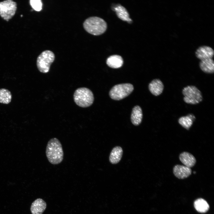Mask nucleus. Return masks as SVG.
<instances>
[{"label": "nucleus", "mask_w": 214, "mask_h": 214, "mask_svg": "<svg viewBox=\"0 0 214 214\" xmlns=\"http://www.w3.org/2000/svg\"><path fill=\"white\" fill-rule=\"evenodd\" d=\"M123 60L122 57L119 55H113L108 57L106 60V64L110 67L118 68L122 66Z\"/></svg>", "instance_id": "obj_15"}, {"label": "nucleus", "mask_w": 214, "mask_h": 214, "mask_svg": "<svg viewBox=\"0 0 214 214\" xmlns=\"http://www.w3.org/2000/svg\"><path fill=\"white\" fill-rule=\"evenodd\" d=\"M17 9V3L12 0L0 2V16L7 21L15 15Z\"/></svg>", "instance_id": "obj_7"}, {"label": "nucleus", "mask_w": 214, "mask_h": 214, "mask_svg": "<svg viewBox=\"0 0 214 214\" xmlns=\"http://www.w3.org/2000/svg\"><path fill=\"white\" fill-rule=\"evenodd\" d=\"M214 51L211 47L206 45L199 47L196 50L195 55L199 59L202 60L208 59H212Z\"/></svg>", "instance_id": "obj_8"}, {"label": "nucleus", "mask_w": 214, "mask_h": 214, "mask_svg": "<svg viewBox=\"0 0 214 214\" xmlns=\"http://www.w3.org/2000/svg\"><path fill=\"white\" fill-rule=\"evenodd\" d=\"M12 99V95L9 90L4 88L0 89V103L9 104L11 102Z\"/></svg>", "instance_id": "obj_20"}, {"label": "nucleus", "mask_w": 214, "mask_h": 214, "mask_svg": "<svg viewBox=\"0 0 214 214\" xmlns=\"http://www.w3.org/2000/svg\"><path fill=\"white\" fill-rule=\"evenodd\" d=\"M83 26L86 31L94 35L103 34L107 28L106 22L103 19L96 16L89 17L86 19Z\"/></svg>", "instance_id": "obj_2"}, {"label": "nucleus", "mask_w": 214, "mask_h": 214, "mask_svg": "<svg viewBox=\"0 0 214 214\" xmlns=\"http://www.w3.org/2000/svg\"><path fill=\"white\" fill-rule=\"evenodd\" d=\"M133 89V85L129 83L116 85L110 90L109 96L113 100H120L128 96Z\"/></svg>", "instance_id": "obj_5"}, {"label": "nucleus", "mask_w": 214, "mask_h": 214, "mask_svg": "<svg viewBox=\"0 0 214 214\" xmlns=\"http://www.w3.org/2000/svg\"><path fill=\"white\" fill-rule=\"evenodd\" d=\"M114 11L116 12L117 17L122 21L131 23L132 21L129 17V15L125 7L119 5L114 8Z\"/></svg>", "instance_id": "obj_17"}, {"label": "nucleus", "mask_w": 214, "mask_h": 214, "mask_svg": "<svg viewBox=\"0 0 214 214\" xmlns=\"http://www.w3.org/2000/svg\"><path fill=\"white\" fill-rule=\"evenodd\" d=\"M55 56L54 53L50 50L42 52L38 56L36 64L39 70L46 73L48 72L51 65L54 61Z\"/></svg>", "instance_id": "obj_4"}, {"label": "nucleus", "mask_w": 214, "mask_h": 214, "mask_svg": "<svg viewBox=\"0 0 214 214\" xmlns=\"http://www.w3.org/2000/svg\"><path fill=\"white\" fill-rule=\"evenodd\" d=\"M46 207V202L42 199H36L32 204L30 210L32 214H42Z\"/></svg>", "instance_id": "obj_10"}, {"label": "nucleus", "mask_w": 214, "mask_h": 214, "mask_svg": "<svg viewBox=\"0 0 214 214\" xmlns=\"http://www.w3.org/2000/svg\"><path fill=\"white\" fill-rule=\"evenodd\" d=\"M46 155L49 162L53 165L60 163L63 160L64 152L62 145L56 138L51 139L46 147Z\"/></svg>", "instance_id": "obj_1"}, {"label": "nucleus", "mask_w": 214, "mask_h": 214, "mask_svg": "<svg viewBox=\"0 0 214 214\" xmlns=\"http://www.w3.org/2000/svg\"><path fill=\"white\" fill-rule=\"evenodd\" d=\"M196 210L201 213H204L207 212L209 209V206L204 199L199 198L196 200L194 203Z\"/></svg>", "instance_id": "obj_19"}, {"label": "nucleus", "mask_w": 214, "mask_h": 214, "mask_svg": "<svg viewBox=\"0 0 214 214\" xmlns=\"http://www.w3.org/2000/svg\"><path fill=\"white\" fill-rule=\"evenodd\" d=\"M143 117L142 111L138 106H135L133 109L131 120L132 124L135 125H139L141 122Z\"/></svg>", "instance_id": "obj_13"}, {"label": "nucleus", "mask_w": 214, "mask_h": 214, "mask_svg": "<svg viewBox=\"0 0 214 214\" xmlns=\"http://www.w3.org/2000/svg\"><path fill=\"white\" fill-rule=\"evenodd\" d=\"M73 99L75 103L78 106L86 108L93 103L94 97L93 93L89 89L86 87L79 88L76 89L73 95Z\"/></svg>", "instance_id": "obj_3"}, {"label": "nucleus", "mask_w": 214, "mask_h": 214, "mask_svg": "<svg viewBox=\"0 0 214 214\" xmlns=\"http://www.w3.org/2000/svg\"><path fill=\"white\" fill-rule=\"evenodd\" d=\"M123 154L122 148L119 146H116L112 150L109 157L110 162L113 164H116L120 160Z\"/></svg>", "instance_id": "obj_16"}, {"label": "nucleus", "mask_w": 214, "mask_h": 214, "mask_svg": "<svg viewBox=\"0 0 214 214\" xmlns=\"http://www.w3.org/2000/svg\"><path fill=\"white\" fill-rule=\"evenodd\" d=\"M195 119V116L193 114H189L186 116L180 118L178 122L182 127L188 130L192 125Z\"/></svg>", "instance_id": "obj_18"}, {"label": "nucleus", "mask_w": 214, "mask_h": 214, "mask_svg": "<svg viewBox=\"0 0 214 214\" xmlns=\"http://www.w3.org/2000/svg\"><path fill=\"white\" fill-rule=\"evenodd\" d=\"M30 4L32 8L36 11H40L42 9L43 4L40 0H31Z\"/></svg>", "instance_id": "obj_21"}, {"label": "nucleus", "mask_w": 214, "mask_h": 214, "mask_svg": "<svg viewBox=\"0 0 214 214\" xmlns=\"http://www.w3.org/2000/svg\"><path fill=\"white\" fill-rule=\"evenodd\" d=\"M200 69L207 73H213L214 72V62L212 59L201 60L199 63Z\"/></svg>", "instance_id": "obj_14"}, {"label": "nucleus", "mask_w": 214, "mask_h": 214, "mask_svg": "<svg viewBox=\"0 0 214 214\" xmlns=\"http://www.w3.org/2000/svg\"><path fill=\"white\" fill-rule=\"evenodd\" d=\"M149 89L152 94L157 96L162 92L164 89V85L160 79H154L149 84Z\"/></svg>", "instance_id": "obj_11"}, {"label": "nucleus", "mask_w": 214, "mask_h": 214, "mask_svg": "<svg viewBox=\"0 0 214 214\" xmlns=\"http://www.w3.org/2000/svg\"><path fill=\"white\" fill-rule=\"evenodd\" d=\"M179 158L185 166L190 168L193 166L196 162V159L193 155L186 152L181 153L179 155Z\"/></svg>", "instance_id": "obj_12"}, {"label": "nucleus", "mask_w": 214, "mask_h": 214, "mask_svg": "<svg viewBox=\"0 0 214 214\" xmlns=\"http://www.w3.org/2000/svg\"><path fill=\"white\" fill-rule=\"evenodd\" d=\"M182 93L184 96L183 100L187 103L196 104L202 100L201 91L195 86H188L184 87L182 90Z\"/></svg>", "instance_id": "obj_6"}, {"label": "nucleus", "mask_w": 214, "mask_h": 214, "mask_svg": "<svg viewBox=\"0 0 214 214\" xmlns=\"http://www.w3.org/2000/svg\"><path fill=\"white\" fill-rule=\"evenodd\" d=\"M173 173L176 177L182 179L189 177L191 174L192 170L191 168L185 166L177 164L173 167Z\"/></svg>", "instance_id": "obj_9"}]
</instances>
